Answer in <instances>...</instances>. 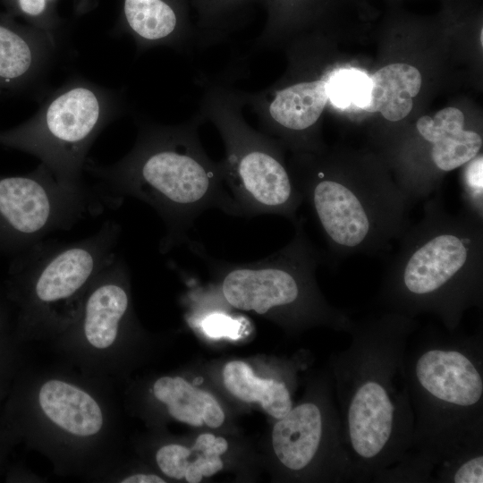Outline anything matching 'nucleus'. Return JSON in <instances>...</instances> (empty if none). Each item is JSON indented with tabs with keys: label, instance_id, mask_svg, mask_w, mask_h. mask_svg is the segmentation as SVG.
I'll return each mask as SVG.
<instances>
[{
	"label": "nucleus",
	"instance_id": "nucleus-1",
	"mask_svg": "<svg viewBox=\"0 0 483 483\" xmlns=\"http://www.w3.org/2000/svg\"><path fill=\"white\" fill-rule=\"evenodd\" d=\"M414 318L384 310L353 320L349 345L332 363L344 446L353 482H371L412 444L414 416L404 354Z\"/></svg>",
	"mask_w": 483,
	"mask_h": 483
},
{
	"label": "nucleus",
	"instance_id": "nucleus-2",
	"mask_svg": "<svg viewBox=\"0 0 483 483\" xmlns=\"http://www.w3.org/2000/svg\"><path fill=\"white\" fill-rule=\"evenodd\" d=\"M203 123L198 114L174 125L140 122L134 146L118 162L102 165L88 158L85 164L107 207L132 197L158 214L165 227L162 253L190 243L188 231L209 208L240 216L220 162L213 161L200 142Z\"/></svg>",
	"mask_w": 483,
	"mask_h": 483
},
{
	"label": "nucleus",
	"instance_id": "nucleus-3",
	"mask_svg": "<svg viewBox=\"0 0 483 483\" xmlns=\"http://www.w3.org/2000/svg\"><path fill=\"white\" fill-rule=\"evenodd\" d=\"M404 372L414 416L402 458L419 482L458 450L483 442V330L472 335L428 325L411 335Z\"/></svg>",
	"mask_w": 483,
	"mask_h": 483
},
{
	"label": "nucleus",
	"instance_id": "nucleus-4",
	"mask_svg": "<svg viewBox=\"0 0 483 483\" xmlns=\"http://www.w3.org/2000/svg\"><path fill=\"white\" fill-rule=\"evenodd\" d=\"M5 424L11 438L44 455L58 475L94 481L118 458L113 383L60 360L24 371Z\"/></svg>",
	"mask_w": 483,
	"mask_h": 483
},
{
	"label": "nucleus",
	"instance_id": "nucleus-5",
	"mask_svg": "<svg viewBox=\"0 0 483 483\" xmlns=\"http://www.w3.org/2000/svg\"><path fill=\"white\" fill-rule=\"evenodd\" d=\"M441 191L399 239L376 302L414 318L434 315L453 332L469 309L483 306V220L464 209L448 212Z\"/></svg>",
	"mask_w": 483,
	"mask_h": 483
},
{
	"label": "nucleus",
	"instance_id": "nucleus-6",
	"mask_svg": "<svg viewBox=\"0 0 483 483\" xmlns=\"http://www.w3.org/2000/svg\"><path fill=\"white\" fill-rule=\"evenodd\" d=\"M289 170L335 258L382 254L411 225L409 199L380 167L300 155Z\"/></svg>",
	"mask_w": 483,
	"mask_h": 483
},
{
	"label": "nucleus",
	"instance_id": "nucleus-7",
	"mask_svg": "<svg viewBox=\"0 0 483 483\" xmlns=\"http://www.w3.org/2000/svg\"><path fill=\"white\" fill-rule=\"evenodd\" d=\"M120 225L106 221L93 235L42 241L11 258L4 292L15 308L19 342H51L77 318L101 270L116 255Z\"/></svg>",
	"mask_w": 483,
	"mask_h": 483
},
{
	"label": "nucleus",
	"instance_id": "nucleus-8",
	"mask_svg": "<svg viewBox=\"0 0 483 483\" xmlns=\"http://www.w3.org/2000/svg\"><path fill=\"white\" fill-rule=\"evenodd\" d=\"M202 82L197 114L213 123L222 138L225 157L219 162L240 216L278 215L294 225L303 199L284 163L280 142L245 121L242 90L226 82Z\"/></svg>",
	"mask_w": 483,
	"mask_h": 483
},
{
	"label": "nucleus",
	"instance_id": "nucleus-9",
	"mask_svg": "<svg viewBox=\"0 0 483 483\" xmlns=\"http://www.w3.org/2000/svg\"><path fill=\"white\" fill-rule=\"evenodd\" d=\"M294 228L284 247L255 262L234 264L202 255L221 270L220 291L230 306L260 315L282 312L291 321L325 324L347 333L353 319L330 305L316 284L317 267L326 255L309 240L302 218Z\"/></svg>",
	"mask_w": 483,
	"mask_h": 483
},
{
	"label": "nucleus",
	"instance_id": "nucleus-10",
	"mask_svg": "<svg viewBox=\"0 0 483 483\" xmlns=\"http://www.w3.org/2000/svg\"><path fill=\"white\" fill-rule=\"evenodd\" d=\"M124 110L120 92L73 77L52 91L31 118L0 131V146L35 156L59 182L80 186L91 145Z\"/></svg>",
	"mask_w": 483,
	"mask_h": 483
},
{
	"label": "nucleus",
	"instance_id": "nucleus-11",
	"mask_svg": "<svg viewBox=\"0 0 483 483\" xmlns=\"http://www.w3.org/2000/svg\"><path fill=\"white\" fill-rule=\"evenodd\" d=\"M132 325L130 273L115 255L89 287L75 320L50 343L60 361L113 383L126 365Z\"/></svg>",
	"mask_w": 483,
	"mask_h": 483
},
{
	"label": "nucleus",
	"instance_id": "nucleus-12",
	"mask_svg": "<svg viewBox=\"0 0 483 483\" xmlns=\"http://www.w3.org/2000/svg\"><path fill=\"white\" fill-rule=\"evenodd\" d=\"M106 207L94 186L66 185L41 163L26 174L0 175V256L11 259Z\"/></svg>",
	"mask_w": 483,
	"mask_h": 483
},
{
	"label": "nucleus",
	"instance_id": "nucleus-13",
	"mask_svg": "<svg viewBox=\"0 0 483 483\" xmlns=\"http://www.w3.org/2000/svg\"><path fill=\"white\" fill-rule=\"evenodd\" d=\"M331 394H326L323 403L303 402L278 419L272 431V445L280 463L292 472L305 471L319 460L333 481L351 482L352 462Z\"/></svg>",
	"mask_w": 483,
	"mask_h": 483
},
{
	"label": "nucleus",
	"instance_id": "nucleus-14",
	"mask_svg": "<svg viewBox=\"0 0 483 483\" xmlns=\"http://www.w3.org/2000/svg\"><path fill=\"white\" fill-rule=\"evenodd\" d=\"M115 31L130 36L139 53L158 47L187 53L195 43L189 0H122Z\"/></svg>",
	"mask_w": 483,
	"mask_h": 483
},
{
	"label": "nucleus",
	"instance_id": "nucleus-15",
	"mask_svg": "<svg viewBox=\"0 0 483 483\" xmlns=\"http://www.w3.org/2000/svg\"><path fill=\"white\" fill-rule=\"evenodd\" d=\"M57 36L0 16V96L37 87L57 51Z\"/></svg>",
	"mask_w": 483,
	"mask_h": 483
},
{
	"label": "nucleus",
	"instance_id": "nucleus-16",
	"mask_svg": "<svg viewBox=\"0 0 483 483\" xmlns=\"http://www.w3.org/2000/svg\"><path fill=\"white\" fill-rule=\"evenodd\" d=\"M421 140L428 143V166L426 173L427 196L437 191L441 176L469 162L482 148L481 135L465 129L463 113L446 107L433 117L425 115L416 123Z\"/></svg>",
	"mask_w": 483,
	"mask_h": 483
},
{
	"label": "nucleus",
	"instance_id": "nucleus-17",
	"mask_svg": "<svg viewBox=\"0 0 483 483\" xmlns=\"http://www.w3.org/2000/svg\"><path fill=\"white\" fill-rule=\"evenodd\" d=\"M150 392L167 414L180 422L218 428L225 420V413L213 395L181 377H160L152 384Z\"/></svg>",
	"mask_w": 483,
	"mask_h": 483
},
{
	"label": "nucleus",
	"instance_id": "nucleus-18",
	"mask_svg": "<svg viewBox=\"0 0 483 483\" xmlns=\"http://www.w3.org/2000/svg\"><path fill=\"white\" fill-rule=\"evenodd\" d=\"M369 78V102L363 110L380 112L391 122L400 121L410 114L412 99L419 92L422 82L417 68L406 64H392Z\"/></svg>",
	"mask_w": 483,
	"mask_h": 483
},
{
	"label": "nucleus",
	"instance_id": "nucleus-19",
	"mask_svg": "<svg viewBox=\"0 0 483 483\" xmlns=\"http://www.w3.org/2000/svg\"><path fill=\"white\" fill-rule=\"evenodd\" d=\"M262 4L263 0H190L196 16L195 43L208 47L227 40Z\"/></svg>",
	"mask_w": 483,
	"mask_h": 483
},
{
	"label": "nucleus",
	"instance_id": "nucleus-20",
	"mask_svg": "<svg viewBox=\"0 0 483 483\" xmlns=\"http://www.w3.org/2000/svg\"><path fill=\"white\" fill-rule=\"evenodd\" d=\"M226 389L238 399L258 402L263 410L276 419H282L292 408L291 393L285 383L256 377L243 361L233 360L223 369Z\"/></svg>",
	"mask_w": 483,
	"mask_h": 483
},
{
	"label": "nucleus",
	"instance_id": "nucleus-21",
	"mask_svg": "<svg viewBox=\"0 0 483 483\" xmlns=\"http://www.w3.org/2000/svg\"><path fill=\"white\" fill-rule=\"evenodd\" d=\"M328 100L338 108L354 105L364 109L369 102L370 78L356 69L337 70L326 77Z\"/></svg>",
	"mask_w": 483,
	"mask_h": 483
},
{
	"label": "nucleus",
	"instance_id": "nucleus-22",
	"mask_svg": "<svg viewBox=\"0 0 483 483\" xmlns=\"http://www.w3.org/2000/svg\"><path fill=\"white\" fill-rule=\"evenodd\" d=\"M433 482L482 483L483 442L455 452L436 469Z\"/></svg>",
	"mask_w": 483,
	"mask_h": 483
},
{
	"label": "nucleus",
	"instance_id": "nucleus-23",
	"mask_svg": "<svg viewBox=\"0 0 483 483\" xmlns=\"http://www.w3.org/2000/svg\"><path fill=\"white\" fill-rule=\"evenodd\" d=\"M194 446L200 449V454L190 462L184 479L189 483H199L203 477H210L223 469L220 455L227 451V441L222 436L212 434L199 435Z\"/></svg>",
	"mask_w": 483,
	"mask_h": 483
},
{
	"label": "nucleus",
	"instance_id": "nucleus-24",
	"mask_svg": "<svg viewBox=\"0 0 483 483\" xmlns=\"http://www.w3.org/2000/svg\"><path fill=\"white\" fill-rule=\"evenodd\" d=\"M12 11L29 25L57 36L61 19L55 10L56 0H7Z\"/></svg>",
	"mask_w": 483,
	"mask_h": 483
},
{
	"label": "nucleus",
	"instance_id": "nucleus-25",
	"mask_svg": "<svg viewBox=\"0 0 483 483\" xmlns=\"http://www.w3.org/2000/svg\"><path fill=\"white\" fill-rule=\"evenodd\" d=\"M301 2V0H263L262 5L267 9V19L253 46L255 51L274 47L292 10Z\"/></svg>",
	"mask_w": 483,
	"mask_h": 483
},
{
	"label": "nucleus",
	"instance_id": "nucleus-26",
	"mask_svg": "<svg viewBox=\"0 0 483 483\" xmlns=\"http://www.w3.org/2000/svg\"><path fill=\"white\" fill-rule=\"evenodd\" d=\"M462 193L464 210L483 220V157L477 155L464 164Z\"/></svg>",
	"mask_w": 483,
	"mask_h": 483
},
{
	"label": "nucleus",
	"instance_id": "nucleus-27",
	"mask_svg": "<svg viewBox=\"0 0 483 483\" xmlns=\"http://www.w3.org/2000/svg\"><path fill=\"white\" fill-rule=\"evenodd\" d=\"M191 449L179 444H165L155 452V462L159 470L167 478L184 479L189 466Z\"/></svg>",
	"mask_w": 483,
	"mask_h": 483
},
{
	"label": "nucleus",
	"instance_id": "nucleus-28",
	"mask_svg": "<svg viewBox=\"0 0 483 483\" xmlns=\"http://www.w3.org/2000/svg\"><path fill=\"white\" fill-rule=\"evenodd\" d=\"M204 332L210 337L235 338L240 330L239 321L223 313L208 315L201 323Z\"/></svg>",
	"mask_w": 483,
	"mask_h": 483
},
{
	"label": "nucleus",
	"instance_id": "nucleus-29",
	"mask_svg": "<svg viewBox=\"0 0 483 483\" xmlns=\"http://www.w3.org/2000/svg\"><path fill=\"white\" fill-rule=\"evenodd\" d=\"M12 303L9 301L4 289L0 291V340L7 339L12 336L8 335L11 324V307Z\"/></svg>",
	"mask_w": 483,
	"mask_h": 483
},
{
	"label": "nucleus",
	"instance_id": "nucleus-30",
	"mask_svg": "<svg viewBox=\"0 0 483 483\" xmlns=\"http://www.w3.org/2000/svg\"><path fill=\"white\" fill-rule=\"evenodd\" d=\"M1 451H2V450H0V454L2 453V452H1Z\"/></svg>",
	"mask_w": 483,
	"mask_h": 483
}]
</instances>
